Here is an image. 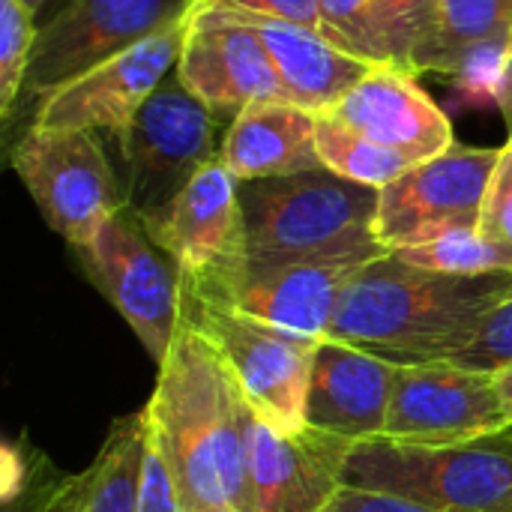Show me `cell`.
Here are the masks:
<instances>
[{
	"label": "cell",
	"instance_id": "44dd1931",
	"mask_svg": "<svg viewBox=\"0 0 512 512\" xmlns=\"http://www.w3.org/2000/svg\"><path fill=\"white\" fill-rule=\"evenodd\" d=\"M512 33V0H429L426 33L411 60L414 72H453L483 42Z\"/></svg>",
	"mask_w": 512,
	"mask_h": 512
},
{
	"label": "cell",
	"instance_id": "e575fe53",
	"mask_svg": "<svg viewBox=\"0 0 512 512\" xmlns=\"http://www.w3.org/2000/svg\"><path fill=\"white\" fill-rule=\"evenodd\" d=\"M501 111L507 117V126H510L512 135V54H510V66H507V78H504V90H501Z\"/></svg>",
	"mask_w": 512,
	"mask_h": 512
},
{
	"label": "cell",
	"instance_id": "7a4b0ae2",
	"mask_svg": "<svg viewBox=\"0 0 512 512\" xmlns=\"http://www.w3.org/2000/svg\"><path fill=\"white\" fill-rule=\"evenodd\" d=\"M510 297L512 273L450 276L387 252L351 279L327 339L396 366L450 360Z\"/></svg>",
	"mask_w": 512,
	"mask_h": 512
},
{
	"label": "cell",
	"instance_id": "f1b7e54d",
	"mask_svg": "<svg viewBox=\"0 0 512 512\" xmlns=\"http://www.w3.org/2000/svg\"><path fill=\"white\" fill-rule=\"evenodd\" d=\"M447 363L477 372H501L512 366V297L486 315L471 342L462 351H456Z\"/></svg>",
	"mask_w": 512,
	"mask_h": 512
},
{
	"label": "cell",
	"instance_id": "d6a6232c",
	"mask_svg": "<svg viewBox=\"0 0 512 512\" xmlns=\"http://www.w3.org/2000/svg\"><path fill=\"white\" fill-rule=\"evenodd\" d=\"M324 512H438L420 504H411L396 495H381V492H366V489H351L342 486L339 495L327 504Z\"/></svg>",
	"mask_w": 512,
	"mask_h": 512
},
{
	"label": "cell",
	"instance_id": "4dcf8cb0",
	"mask_svg": "<svg viewBox=\"0 0 512 512\" xmlns=\"http://www.w3.org/2000/svg\"><path fill=\"white\" fill-rule=\"evenodd\" d=\"M144 414V411H141ZM138 510L141 512H183L174 477L162 450L156 447L147 423H144V462H141V489H138Z\"/></svg>",
	"mask_w": 512,
	"mask_h": 512
},
{
	"label": "cell",
	"instance_id": "4316f807",
	"mask_svg": "<svg viewBox=\"0 0 512 512\" xmlns=\"http://www.w3.org/2000/svg\"><path fill=\"white\" fill-rule=\"evenodd\" d=\"M36 33L39 27L33 12H27L18 0H0V114L6 120L21 96Z\"/></svg>",
	"mask_w": 512,
	"mask_h": 512
},
{
	"label": "cell",
	"instance_id": "484cf974",
	"mask_svg": "<svg viewBox=\"0 0 512 512\" xmlns=\"http://www.w3.org/2000/svg\"><path fill=\"white\" fill-rule=\"evenodd\" d=\"M512 54V33L474 45L450 72L453 75V108L468 111V108H501V90L507 78Z\"/></svg>",
	"mask_w": 512,
	"mask_h": 512
},
{
	"label": "cell",
	"instance_id": "5bb4252c",
	"mask_svg": "<svg viewBox=\"0 0 512 512\" xmlns=\"http://www.w3.org/2000/svg\"><path fill=\"white\" fill-rule=\"evenodd\" d=\"M177 75L213 114H240L252 102H288L261 36L219 6L192 9Z\"/></svg>",
	"mask_w": 512,
	"mask_h": 512
},
{
	"label": "cell",
	"instance_id": "3957f363",
	"mask_svg": "<svg viewBox=\"0 0 512 512\" xmlns=\"http://www.w3.org/2000/svg\"><path fill=\"white\" fill-rule=\"evenodd\" d=\"M378 192L327 168L237 183L249 264L381 258Z\"/></svg>",
	"mask_w": 512,
	"mask_h": 512
},
{
	"label": "cell",
	"instance_id": "1f68e13d",
	"mask_svg": "<svg viewBox=\"0 0 512 512\" xmlns=\"http://www.w3.org/2000/svg\"><path fill=\"white\" fill-rule=\"evenodd\" d=\"M195 6H219V9H234V12H246V15L279 18V21L300 24V27L315 30L324 39H330L327 21L321 12V0H198Z\"/></svg>",
	"mask_w": 512,
	"mask_h": 512
},
{
	"label": "cell",
	"instance_id": "9a60e30c",
	"mask_svg": "<svg viewBox=\"0 0 512 512\" xmlns=\"http://www.w3.org/2000/svg\"><path fill=\"white\" fill-rule=\"evenodd\" d=\"M246 477L252 512H324L345 486L357 444L306 426L279 435L246 405Z\"/></svg>",
	"mask_w": 512,
	"mask_h": 512
},
{
	"label": "cell",
	"instance_id": "277c9868",
	"mask_svg": "<svg viewBox=\"0 0 512 512\" xmlns=\"http://www.w3.org/2000/svg\"><path fill=\"white\" fill-rule=\"evenodd\" d=\"M345 486L438 512H512V435L444 447L363 441L345 462Z\"/></svg>",
	"mask_w": 512,
	"mask_h": 512
},
{
	"label": "cell",
	"instance_id": "d6986e66",
	"mask_svg": "<svg viewBox=\"0 0 512 512\" xmlns=\"http://www.w3.org/2000/svg\"><path fill=\"white\" fill-rule=\"evenodd\" d=\"M234 15L243 24H249L267 45L276 72L282 78V87L288 93V102L312 114H324L336 108L372 72V66H378L300 24L246 15V12H234Z\"/></svg>",
	"mask_w": 512,
	"mask_h": 512
},
{
	"label": "cell",
	"instance_id": "e0dca14e",
	"mask_svg": "<svg viewBox=\"0 0 512 512\" xmlns=\"http://www.w3.org/2000/svg\"><path fill=\"white\" fill-rule=\"evenodd\" d=\"M375 258H336L303 264H249L225 303L267 324L327 339L351 279Z\"/></svg>",
	"mask_w": 512,
	"mask_h": 512
},
{
	"label": "cell",
	"instance_id": "83f0119b",
	"mask_svg": "<svg viewBox=\"0 0 512 512\" xmlns=\"http://www.w3.org/2000/svg\"><path fill=\"white\" fill-rule=\"evenodd\" d=\"M45 474L39 462L36 471L21 465V486L6 492L12 512H81L87 498V471L84 474Z\"/></svg>",
	"mask_w": 512,
	"mask_h": 512
},
{
	"label": "cell",
	"instance_id": "d590c367",
	"mask_svg": "<svg viewBox=\"0 0 512 512\" xmlns=\"http://www.w3.org/2000/svg\"><path fill=\"white\" fill-rule=\"evenodd\" d=\"M18 3H21V6H24L27 12H33V15H39V12H42V6H45L48 0H18Z\"/></svg>",
	"mask_w": 512,
	"mask_h": 512
},
{
	"label": "cell",
	"instance_id": "ba28073f",
	"mask_svg": "<svg viewBox=\"0 0 512 512\" xmlns=\"http://www.w3.org/2000/svg\"><path fill=\"white\" fill-rule=\"evenodd\" d=\"M90 282L162 363L183 324V276L132 210L114 213L90 246L75 249Z\"/></svg>",
	"mask_w": 512,
	"mask_h": 512
},
{
	"label": "cell",
	"instance_id": "8fae6325",
	"mask_svg": "<svg viewBox=\"0 0 512 512\" xmlns=\"http://www.w3.org/2000/svg\"><path fill=\"white\" fill-rule=\"evenodd\" d=\"M498 153L501 150L453 147L384 186L375 216L378 243L387 252H399L453 231L480 228V210Z\"/></svg>",
	"mask_w": 512,
	"mask_h": 512
},
{
	"label": "cell",
	"instance_id": "9c48e42d",
	"mask_svg": "<svg viewBox=\"0 0 512 512\" xmlns=\"http://www.w3.org/2000/svg\"><path fill=\"white\" fill-rule=\"evenodd\" d=\"M198 0H63L39 24L21 93L36 105L114 54L186 21Z\"/></svg>",
	"mask_w": 512,
	"mask_h": 512
},
{
	"label": "cell",
	"instance_id": "2e32d148",
	"mask_svg": "<svg viewBox=\"0 0 512 512\" xmlns=\"http://www.w3.org/2000/svg\"><path fill=\"white\" fill-rule=\"evenodd\" d=\"M327 114L414 165L456 147L450 117L411 72L393 63L372 66V72Z\"/></svg>",
	"mask_w": 512,
	"mask_h": 512
},
{
	"label": "cell",
	"instance_id": "603a6c76",
	"mask_svg": "<svg viewBox=\"0 0 512 512\" xmlns=\"http://www.w3.org/2000/svg\"><path fill=\"white\" fill-rule=\"evenodd\" d=\"M318 156L327 171L372 189H384L414 168L405 156L363 138L327 111L318 114Z\"/></svg>",
	"mask_w": 512,
	"mask_h": 512
},
{
	"label": "cell",
	"instance_id": "6da1fadb",
	"mask_svg": "<svg viewBox=\"0 0 512 512\" xmlns=\"http://www.w3.org/2000/svg\"><path fill=\"white\" fill-rule=\"evenodd\" d=\"M144 423L174 477L183 512H252L246 477V399L210 342L186 321L168 357Z\"/></svg>",
	"mask_w": 512,
	"mask_h": 512
},
{
	"label": "cell",
	"instance_id": "8d00e7d4",
	"mask_svg": "<svg viewBox=\"0 0 512 512\" xmlns=\"http://www.w3.org/2000/svg\"><path fill=\"white\" fill-rule=\"evenodd\" d=\"M507 432H510V435H512V426H510V429H507Z\"/></svg>",
	"mask_w": 512,
	"mask_h": 512
},
{
	"label": "cell",
	"instance_id": "8992f818",
	"mask_svg": "<svg viewBox=\"0 0 512 512\" xmlns=\"http://www.w3.org/2000/svg\"><path fill=\"white\" fill-rule=\"evenodd\" d=\"M183 321L210 342L258 420L279 435L306 429V396L321 339L186 294Z\"/></svg>",
	"mask_w": 512,
	"mask_h": 512
},
{
	"label": "cell",
	"instance_id": "ffe728a7",
	"mask_svg": "<svg viewBox=\"0 0 512 512\" xmlns=\"http://www.w3.org/2000/svg\"><path fill=\"white\" fill-rule=\"evenodd\" d=\"M222 165L237 183L324 168L318 156V114L291 102H252L222 141Z\"/></svg>",
	"mask_w": 512,
	"mask_h": 512
},
{
	"label": "cell",
	"instance_id": "836d02e7",
	"mask_svg": "<svg viewBox=\"0 0 512 512\" xmlns=\"http://www.w3.org/2000/svg\"><path fill=\"white\" fill-rule=\"evenodd\" d=\"M495 384H498V393H501V399H504V405H507V414H510L512 420V366L495 372Z\"/></svg>",
	"mask_w": 512,
	"mask_h": 512
},
{
	"label": "cell",
	"instance_id": "30bf717a",
	"mask_svg": "<svg viewBox=\"0 0 512 512\" xmlns=\"http://www.w3.org/2000/svg\"><path fill=\"white\" fill-rule=\"evenodd\" d=\"M144 228L180 267L186 297L225 303L249 267L237 180L222 159L195 174L174 204Z\"/></svg>",
	"mask_w": 512,
	"mask_h": 512
},
{
	"label": "cell",
	"instance_id": "7c38bea8",
	"mask_svg": "<svg viewBox=\"0 0 512 512\" xmlns=\"http://www.w3.org/2000/svg\"><path fill=\"white\" fill-rule=\"evenodd\" d=\"M510 426L495 372L435 360L399 366L381 438L393 444L444 447L504 435Z\"/></svg>",
	"mask_w": 512,
	"mask_h": 512
},
{
	"label": "cell",
	"instance_id": "f546056e",
	"mask_svg": "<svg viewBox=\"0 0 512 512\" xmlns=\"http://www.w3.org/2000/svg\"><path fill=\"white\" fill-rule=\"evenodd\" d=\"M480 234L512 249V135L501 147L489 180V192L480 210Z\"/></svg>",
	"mask_w": 512,
	"mask_h": 512
},
{
	"label": "cell",
	"instance_id": "7402d4cb",
	"mask_svg": "<svg viewBox=\"0 0 512 512\" xmlns=\"http://www.w3.org/2000/svg\"><path fill=\"white\" fill-rule=\"evenodd\" d=\"M141 462H144V414L123 417L111 426L99 456L87 468V498L81 512H141Z\"/></svg>",
	"mask_w": 512,
	"mask_h": 512
},
{
	"label": "cell",
	"instance_id": "ac0fdd59",
	"mask_svg": "<svg viewBox=\"0 0 512 512\" xmlns=\"http://www.w3.org/2000/svg\"><path fill=\"white\" fill-rule=\"evenodd\" d=\"M399 366L339 339H321L309 396L306 426L351 444L378 441L393 402Z\"/></svg>",
	"mask_w": 512,
	"mask_h": 512
},
{
	"label": "cell",
	"instance_id": "4fadbf2b",
	"mask_svg": "<svg viewBox=\"0 0 512 512\" xmlns=\"http://www.w3.org/2000/svg\"><path fill=\"white\" fill-rule=\"evenodd\" d=\"M189 18L114 54L36 105L33 126L117 132L177 69Z\"/></svg>",
	"mask_w": 512,
	"mask_h": 512
},
{
	"label": "cell",
	"instance_id": "cb8c5ba5",
	"mask_svg": "<svg viewBox=\"0 0 512 512\" xmlns=\"http://www.w3.org/2000/svg\"><path fill=\"white\" fill-rule=\"evenodd\" d=\"M405 264L450 273V276H489V273H512V249L489 240L480 228L453 231L423 246H408L393 252Z\"/></svg>",
	"mask_w": 512,
	"mask_h": 512
},
{
	"label": "cell",
	"instance_id": "d4e9b609",
	"mask_svg": "<svg viewBox=\"0 0 512 512\" xmlns=\"http://www.w3.org/2000/svg\"><path fill=\"white\" fill-rule=\"evenodd\" d=\"M321 12L333 45L369 63H393L390 0H321Z\"/></svg>",
	"mask_w": 512,
	"mask_h": 512
},
{
	"label": "cell",
	"instance_id": "5b68a950",
	"mask_svg": "<svg viewBox=\"0 0 512 512\" xmlns=\"http://www.w3.org/2000/svg\"><path fill=\"white\" fill-rule=\"evenodd\" d=\"M111 135L123 162L126 210L144 225L159 219L195 174L222 159L216 114L183 87L177 69Z\"/></svg>",
	"mask_w": 512,
	"mask_h": 512
},
{
	"label": "cell",
	"instance_id": "52a82bcc",
	"mask_svg": "<svg viewBox=\"0 0 512 512\" xmlns=\"http://www.w3.org/2000/svg\"><path fill=\"white\" fill-rule=\"evenodd\" d=\"M12 168L48 228L72 249L90 246L99 228L126 207L123 183L90 129L30 126L12 147Z\"/></svg>",
	"mask_w": 512,
	"mask_h": 512
}]
</instances>
